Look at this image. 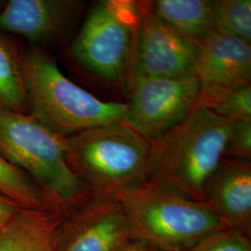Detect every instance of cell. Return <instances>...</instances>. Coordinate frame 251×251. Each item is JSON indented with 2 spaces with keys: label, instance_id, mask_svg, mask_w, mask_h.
Listing matches in <instances>:
<instances>
[{
  "label": "cell",
  "instance_id": "cell-11",
  "mask_svg": "<svg viewBox=\"0 0 251 251\" xmlns=\"http://www.w3.org/2000/svg\"><path fill=\"white\" fill-rule=\"evenodd\" d=\"M203 202L224 229L251 232V160L224 157L203 187Z\"/></svg>",
  "mask_w": 251,
  "mask_h": 251
},
{
  "label": "cell",
  "instance_id": "cell-9",
  "mask_svg": "<svg viewBox=\"0 0 251 251\" xmlns=\"http://www.w3.org/2000/svg\"><path fill=\"white\" fill-rule=\"evenodd\" d=\"M194 74L200 85L198 102L251 84V43L213 31L199 44Z\"/></svg>",
  "mask_w": 251,
  "mask_h": 251
},
{
  "label": "cell",
  "instance_id": "cell-1",
  "mask_svg": "<svg viewBox=\"0 0 251 251\" xmlns=\"http://www.w3.org/2000/svg\"><path fill=\"white\" fill-rule=\"evenodd\" d=\"M66 162L96 198H118L149 179L152 143L125 121L64 137Z\"/></svg>",
  "mask_w": 251,
  "mask_h": 251
},
{
  "label": "cell",
  "instance_id": "cell-10",
  "mask_svg": "<svg viewBox=\"0 0 251 251\" xmlns=\"http://www.w3.org/2000/svg\"><path fill=\"white\" fill-rule=\"evenodd\" d=\"M78 0H10L0 9V30L45 44L64 36L79 17Z\"/></svg>",
  "mask_w": 251,
  "mask_h": 251
},
{
  "label": "cell",
  "instance_id": "cell-8",
  "mask_svg": "<svg viewBox=\"0 0 251 251\" xmlns=\"http://www.w3.org/2000/svg\"><path fill=\"white\" fill-rule=\"evenodd\" d=\"M135 37L129 82L194 74L199 44L179 36L144 9Z\"/></svg>",
  "mask_w": 251,
  "mask_h": 251
},
{
  "label": "cell",
  "instance_id": "cell-13",
  "mask_svg": "<svg viewBox=\"0 0 251 251\" xmlns=\"http://www.w3.org/2000/svg\"><path fill=\"white\" fill-rule=\"evenodd\" d=\"M163 25L179 36L200 44L215 26L218 0L141 1Z\"/></svg>",
  "mask_w": 251,
  "mask_h": 251
},
{
  "label": "cell",
  "instance_id": "cell-22",
  "mask_svg": "<svg viewBox=\"0 0 251 251\" xmlns=\"http://www.w3.org/2000/svg\"><path fill=\"white\" fill-rule=\"evenodd\" d=\"M167 251L155 248L146 243L142 242L140 240L131 239L128 242L123 245L118 251Z\"/></svg>",
  "mask_w": 251,
  "mask_h": 251
},
{
  "label": "cell",
  "instance_id": "cell-2",
  "mask_svg": "<svg viewBox=\"0 0 251 251\" xmlns=\"http://www.w3.org/2000/svg\"><path fill=\"white\" fill-rule=\"evenodd\" d=\"M232 122L196 106L179 124L152 142L149 179L203 202L207 178L225 157Z\"/></svg>",
  "mask_w": 251,
  "mask_h": 251
},
{
  "label": "cell",
  "instance_id": "cell-17",
  "mask_svg": "<svg viewBox=\"0 0 251 251\" xmlns=\"http://www.w3.org/2000/svg\"><path fill=\"white\" fill-rule=\"evenodd\" d=\"M214 31L251 44V0H218Z\"/></svg>",
  "mask_w": 251,
  "mask_h": 251
},
{
  "label": "cell",
  "instance_id": "cell-3",
  "mask_svg": "<svg viewBox=\"0 0 251 251\" xmlns=\"http://www.w3.org/2000/svg\"><path fill=\"white\" fill-rule=\"evenodd\" d=\"M20 63L32 117L55 134L69 137L125 121L126 103L98 99L66 77L44 52L31 50Z\"/></svg>",
  "mask_w": 251,
  "mask_h": 251
},
{
  "label": "cell",
  "instance_id": "cell-6",
  "mask_svg": "<svg viewBox=\"0 0 251 251\" xmlns=\"http://www.w3.org/2000/svg\"><path fill=\"white\" fill-rule=\"evenodd\" d=\"M141 13L139 1L95 2L73 42L75 61L105 82L128 85Z\"/></svg>",
  "mask_w": 251,
  "mask_h": 251
},
{
  "label": "cell",
  "instance_id": "cell-18",
  "mask_svg": "<svg viewBox=\"0 0 251 251\" xmlns=\"http://www.w3.org/2000/svg\"><path fill=\"white\" fill-rule=\"evenodd\" d=\"M230 122L251 121V83L197 103Z\"/></svg>",
  "mask_w": 251,
  "mask_h": 251
},
{
  "label": "cell",
  "instance_id": "cell-14",
  "mask_svg": "<svg viewBox=\"0 0 251 251\" xmlns=\"http://www.w3.org/2000/svg\"><path fill=\"white\" fill-rule=\"evenodd\" d=\"M59 221L45 209H20L0 230V251H57Z\"/></svg>",
  "mask_w": 251,
  "mask_h": 251
},
{
  "label": "cell",
  "instance_id": "cell-4",
  "mask_svg": "<svg viewBox=\"0 0 251 251\" xmlns=\"http://www.w3.org/2000/svg\"><path fill=\"white\" fill-rule=\"evenodd\" d=\"M117 199L124 207L132 239L163 251H191L224 229L204 202L156 180L148 179Z\"/></svg>",
  "mask_w": 251,
  "mask_h": 251
},
{
  "label": "cell",
  "instance_id": "cell-15",
  "mask_svg": "<svg viewBox=\"0 0 251 251\" xmlns=\"http://www.w3.org/2000/svg\"><path fill=\"white\" fill-rule=\"evenodd\" d=\"M26 106L21 63L14 50L0 36V108L23 113Z\"/></svg>",
  "mask_w": 251,
  "mask_h": 251
},
{
  "label": "cell",
  "instance_id": "cell-16",
  "mask_svg": "<svg viewBox=\"0 0 251 251\" xmlns=\"http://www.w3.org/2000/svg\"><path fill=\"white\" fill-rule=\"evenodd\" d=\"M0 195L25 209H45V197L26 174L0 154Z\"/></svg>",
  "mask_w": 251,
  "mask_h": 251
},
{
  "label": "cell",
  "instance_id": "cell-19",
  "mask_svg": "<svg viewBox=\"0 0 251 251\" xmlns=\"http://www.w3.org/2000/svg\"><path fill=\"white\" fill-rule=\"evenodd\" d=\"M189 251H251L250 233L222 229L208 235Z\"/></svg>",
  "mask_w": 251,
  "mask_h": 251
},
{
  "label": "cell",
  "instance_id": "cell-7",
  "mask_svg": "<svg viewBox=\"0 0 251 251\" xmlns=\"http://www.w3.org/2000/svg\"><path fill=\"white\" fill-rule=\"evenodd\" d=\"M125 122L151 143L179 124L197 106L200 85L195 74L137 79L129 83Z\"/></svg>",
  "mask_w": 251,
  "mask_h": 251
},
{
  "label": "cell",
  "instance_id": "cell-5",
  "mask_svg": "<svg viewBox=\"0 0 251 251\" xmlns=\"http://www.w3.org/2000/svg\"><path fill=\"white\" fill-rule=\"evenodd\" d=\"M0 154L55 201L70 203L80 197L82 183L66 162L64 137L35 117L0 108Z\"/></svg>",
  "mask_w": 251,
  "mask_h": 251
},
{
  "label": "cell",
  "instance_id": "cell-12",
  "mask_svg": "<svg viewBox=\"0 0 251 251\" xmlns=\"http://www.w3.org/2000/svg\"><path fill=\"white\" fill-rule=\"evenodd\" d=\"M57 251H117L132 239L124 207L117 198H96Z\"/></svg>",
  "mask_w": 251,
  "mask_h": 251
},
{
  "label": "cell",
  "instance_id": "cell-20",
  "mask_svg": "<svg viewBox=\"0 0 251 251\" xmlns=\"http://www.w3.org/2000/svg\"><path fill=\"white\" fill-rule=\"evenodd\" d=\"M225 156L251 160V121L232 122Z\"/></svg>",
  "mask_w": 251,
  "mask_h": 251
},
{
  "label": "cell",
  "instance_id": "cell-21",
  "mask_svg": "<svg viewBox=\"0 0 251 251\" xmlns=\"http://www.w3.org/2000/svg\"><path fill=\"white\" fill-rule=\"evenodd\" d=\"M21 207L14 202L0 195V230L9 224Z\"/></svg>",
  "mask_w": 251,
  "mask_h": 251
},
{
  "label": "cell",
  "instance_id": "cell-23",
  "mask_svg": "<svg viewBox=\"0 0 251 251\" xmlns=\"http://www.w3.org/2000/svg\"><path fill=\"white\" fill-rule=\"evenodd\" d=\"M2 3H3V2H1V1H0V7H1V4H2Z\"/></svg>",
  "mask_w": 251,
  "mask_h": 251
}]
</instances>
